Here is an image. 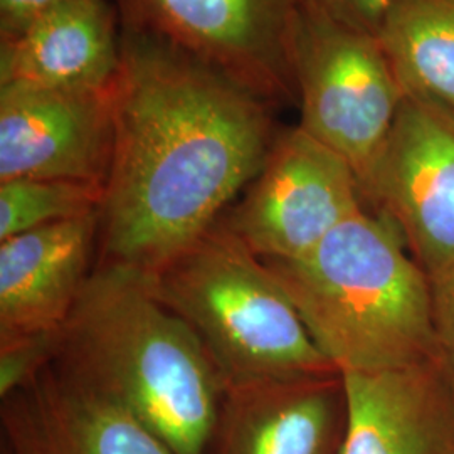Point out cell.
I'll list each match as a JSON object with an SVG mask.
<instances>
[{
    "label": "cell",
    "mask_w": 454,
    "mask_h": 454,
    "mask_svg": "<svg viewBox=\"0 0 454 454\" xmlns=\"http://www.w3.org/2000/svg\"><path fill=\"white\" fill-rule=\"evenodd\" d=\"M97 262L155 273L207 232L275 140L268 103L157 35L125 27Z\"/></svg>",
    "instance_id": "cell-1"
},
{
    "label": "cell",
    "mask_w": 454,
    "mask_h": 454,
    "mask_svg": "<svg viewBox=\"0 0 454 454\" xmlns=\"http://www.w3.org/2000/svg\"><path fill=\"white\" fill-rule=\"evenodd\" d=\"M54 364L130 412L172 453L207 454L223 377L144 271L95 262L61 328Z\"/></svg>",
    "instance_id": "cell-2"
},
{
    "label": "cell",
    "mask_w": 454,
    "mask_h": 454,
    "mask_svg": "<svg viewBox=\"0 0 454 454\" xmlns=\"http://www.w3.org/2000/svg\"><path fill=\"white\" fill-rule=\"evenodd\" d=\"M264 262L341 375L438 364L431 278L384 212L360 209L309 254Z\"/></svg>",
    "instance_id": "cell-3"
},
{
    "label": "cell",
    "mask_w": 454,
    "mask_h": 454,
    "mask_svg": "<svg viewBox=\"0 0 454 454\" xmlns=\"http://www.w3.org/2000/svg\"><path fill=\"white\" fill-rule=\"evenodd\" d=\"M148 279L160 301L202 341L226 389L340 373L311 339L268 264L221 219Z\"/></svg>",
    "instance_id": "cell-4"
},
{
    "label": "cell",
    "mask_w": 454,
    "mask_h": 454,
    "mask_svg": "<svg viewBox=\"0 0 454 454\" xmlns=\"http://www.w3.org/2000/svg\"><path fill=\"white\" fill-rule=\"evenodd\" d=\"M294 71L298 127L350 163L362 182L406 95L380 43L315 0H300Z\"/></svg>",
    "instance_id": "cell-5"
},
{
    "label": "cell",
    "mask_w": 454,
    "mask_h": 454,
    "mask_svg": "<svg viewBox=\"0 0 454 454\" xmlns=\"http://www.w3.org/2000/svg\"><path fill=\"white\" fill-rule=\"evenodd\" d=\"M127 27L157 35L266 103L298 99L300 0H116Z\"/></svg>",
    "instance_id": "cell-6"
},
{
    "label": "cell",
    "mask_w": 454,
    "mask_h": 454,
    "mask_svg": "<svg viewBox=\"0 0 454 454\" xmlns=\"http://www.w3.org/2000/svg\"><path fill=\"white\" fill-rule=\"evenodd\" d=\"M362 197L352 165L294 127L275 137L258 176L221 221L261 260H298L364 209Z\"/></svg>",
    "instance_id": "cell-7"
},
{
    "label": "cell",
    "mask_w": 454,
    "mask_h": 454,
    "mask_svg": "<svg viewBox=\"0 0 454 454\" xmlns=\"http://www.w3.org/2000/svg\"><path fill=\"white\" fill-rule=\"evenodd\" d=\"M362 195L399 227L411 256L436 278L454 266V114L404 95Z\"/></svg>",
    "instance_id": "cell-8"
},
{
    "label": "cell",
    "mask_w": 454,
    "mask_h": 454,
    "mask_svg": "<svg viewBox=\"0 0 454 454\" xmlns=\"http://www.w3.org/2000/svg\"><path fill=\"white\" fill-rule=\"evenodd\" d=\"M114 140L112 86L0 88V182L29 177L105 187Z\"/></svg>",
    "instance_id": "cell-9"
},
{
    "label": "cell",
    "mask_w": 454,
    "mask_h": 454,
    "mask_svg": "<svg viewBox=\"0 0 454 454\" xmlns=\"http://www.w3.org/2000/svg\"><path fill=\"white\" fill-rule=\"evenodd\" d=\"M2 454H174L130 412L49 365L2 399Z\"/></svg>",
    "instance_id": "cell-10"
},
{
    "label": "cell",
    "mask_w": 454,
    "mask_h": 454,
    "mask_svg": "<svg viewBox=\"0 0 454 454\" xmlns=\"http://www.w3.org/2000/svg\"><path fill=\"white\" fill-rule=\"evenodd\" d=\"M345 411L341 373L227 387L207 454H340Z\"/></svg>",
    "instance_id": "cell-11"
},
{
    "label": "cell",
    "mask_w": 454,
    "mask_h": 454,
    "mask_svg": "<svg viewBox=\"0 0 454 454\" xmlns=\"http://www.w3.org/2000/svg\"><path fill=\"white\" fill-rule=\"evenodd\" d=\"M99 211L0 241V339L61 330L98 253Z\"/></svg>",
    "instance_id": "cell-12"
},
{
    "label": "cell",
    "mask_w": 454,
    "mask_h": 454,
    "mask_svg": "<svg viewBox=\"0 0 454 454\" xmlns=\"http://www.w3.org/2000/svg\"><path fill=\"white\" fill-rule=\"evenodd\" d=\"M341 379L340 454H454V394L439 364Z\"/></svg>",
    "instance_id": "cell-13"
},
{
    "label": "cell",
    "mask_w": 454,
    "mask_h": 454,
    "mask_svg": "<svg viewBox=\"0 0 454 454\" xmlns=\"http://www.w3.org/2000/svg\"><path fill=\"white\" fill-rule=\"evenodd\" d=\"M121 59L108 0H66L31 27L2 41L0 84L106 90Z\"/></svg>",
    "instance_id": "cell-14"
},
{
    "label": "cell",
    "mask_w": 454,
    "mask_h": 454,
    "mask_svg": "<svg viewBox=\"0 0 454 454\" xmlns=\"http://www.w3.org/2000/svg\"><path fill=\"white\" fill-rule=\"evenodd\" d=\"M373 35L406 95L454 114V0H392Z\"/></svg>",
    "instance_id": "cell-15"
},
{
    "label": "cell",
    "mask_w": 454,
    "mask_h": 454,
    "mask_svg": "<svg viewBox=\"0 0 454 454\" xmlns=\"http://www.w3.org/2000/svg\"><path fill=\"white\" fill-rule=\"evenodd\" d=\"M103 185L63 179L0 182V241L99 211Z\"/></svg>",
    "instance_id": "cell-16"
},
{
    "label": "cell",
    "mask_w": 454,
    "mask_h": 454,
    "mask_svg": "<svg viewBox=\"0 0 454 454\" xmlns=\"http://www.w3.org/2000/svg\"><path fill=\"white\" fill-rule=\"evenodd\" d=\"M61 330L33 332L0 339V399L29 386L52 365Z\"/></svg>",
    "instance_id": "cell-17"
},
{
    "label": "cell",
    "mask_w": 454,
    "mask_h": 454,
    "mask_svg": "<svg viewBox=\"0 0 454 454\" xmlns=\"http://www.w3.org/2000/svg\"><path fill=\"white\" fill-rule=\"evenodd\" d=\"M438 364L454 394V266L431 278Z\"/></svg>",
    "instance_id": "cell-18"
},
{
    "label": "cell",
    "mask_w": 454,
    "mask_h": 454,
    "mask_svg": "<svg viewBox=\"0 0 454 454\" xmlns=\"http://www.w3.org/2000/svg\"><path fill=\"white\" fill-rule=\"evenodd\" d=\"M66 0H0L2 41L12 39L31 27L35 20L46 16Z\"/></svg>",
    "instance_id": "cell-19"
},
{
    "label": "cell",
    "mask_w": 454,
    "mask_h": 454,
    "mask_svg": "<svg viewBox=\"0 0 454 454\" xmlns=\"http://www.w3.org/2000/svg\"><path fill=\"white\" fill-rule=\"evenodd\" d=\"M333 16L375 34L392 0H315Z\"/></svg>",
    "instance_id": "cell-20"
}]
</instances>
